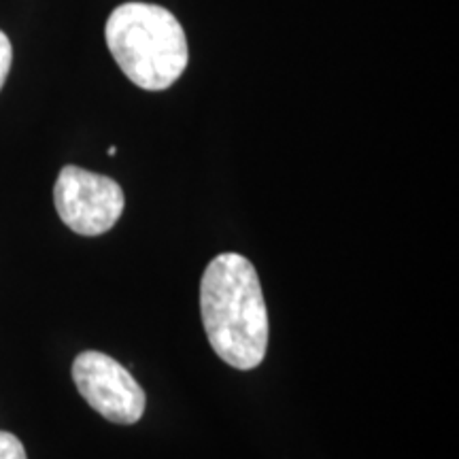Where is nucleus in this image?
Masks as SVG:
<instances>
[{
    "label": "nucleus",
    "mask_w": 459,
    "mask_h": 459,
    "mask_svg": "<svg viewBox=\"0 0 459 459\" xmlns=\"http://www.w3.org/2000/svg\"><path fill=\"white\" fill-rule=\"evenodd\" d=\"M0 459H28L22 440L3 429H0Z\"/></svg>",
    "instance_id": "nucleus-5"
},
{
    "label": "nucleus",
    "mask_w": 459,
    "mask_h": 459,
    "mask_svg": "<svg viewBox=\"0 0 459 459\" xmlns=\"http://www.w3.org/2000/svg\"><path fill=\"white\" fill-rule=\"evenodd\" d=\"M105 37L117 66L141 90H169L186 73L189 62L186 30L160 4H119L108 15Z\"/></svg>",
    "instance_id": "nucleus-2"
},
{
    "label": "nucleus",
    "mask_w": 459,
    "mask_h": 459,
    "mask_svg": "<svg viewBox=\"0 0 459 459\" xmlns=\"http://www.w3.org/2000/svg\"><path fill=\"white\" fill-rule=\"evenodd\" d=\"M200 315L213 351L228 366L254 370L268 351V311L255 266L238 254H221L200 281Z\"/></svg>",
    "instance_id": "nucleus-1"
},
{
    "label": "nucleus",
    "mask_w": 459,
    "mask_h": 459,
    "mask_svg": "<svg viewBox=\"0 0 459 459\" xmlns=\"http://www.w3.org/2000/svg\"><path fill=\"white\" fill-rule=\"evenodd\" d=\"M73 381L83 400L117 426H132L145 412V392L111 355L83 351L73 361Z\"/></svg>",
    "instance_id": "nucleus-4"
},
{
    "label": "nucleus",
    "mask_w": 459,
    "mask_h": 459,
    "mask_svg": "<svg viewBox=\"0 0 459 459\" xmlns=\"http://www.w3.org/2000/svg\"><path fill=\"white\" fill-rule=\"evenodd\" d=\"M54 203L60 220L82 237H100L124 213L122 187L111 177L79 166H65L57 175Z\"/></svg>",
    "instance_id": "nucleus-3"
},
{
    "label": "nucleus",
    "mask_w": 459,
    "mask_h": 459,
    "mask_svg": "<svg viewBox=\"0 0 459 459\" xmlns=\"http://www.w3.org/2000/svg\"><path fill=\"white\" fill-rule=\"evenodd\" d=\"M11 62H13V48H11L7 34L0 30V90H3V85L9 77Z\"/></svg>",
    "instance_id": "nucleus-6"
}]
</instances>
